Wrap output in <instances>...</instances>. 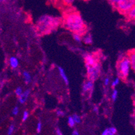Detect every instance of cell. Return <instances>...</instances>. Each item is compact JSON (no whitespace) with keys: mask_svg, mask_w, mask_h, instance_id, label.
I'll return each mask as SVG.
<instances>
[{"mask_svg":"<svg viewBox=\"0 0 135 135\" xmlns=\"http://www.w3.org/2000/svg\"><path fill=\"white\" fill-rule=\"evenodd\" d=\"M68 124L71 127H73L75 126V122L74 120L72 118V116H69L68 118Z\"/></svg>","mask_w":135,"mask_h":135,"instance_id":"obj_15","label":"cell"},{"mask_svg":"<svg viewBox=\"0 0 135 135\" xmlns=\"http://www.w3.org/2000/svg\"><path fill=\"white\" fill-rule=\"evenodd\" d=\"M102 135H108V129H105V131L103 132L102 134Z\"/></svg>","mask_w":135,"mask_h":135,"instance_id":"obj_32","label":"cell"},{"mask_svg":"<svg viewBox=\"0 0 135 135\" xmlns=\"http://www.w3.org/2000/svg\"><path fill=\"white\" fill-rule=\"evenodd\" d=\"M87 68V72H88V79L91 81H94L99 77L100 74V65L98 64L95 66H89L85 65Z\"/></svg>","mask_w":135,"mask_h":135,"instance_id":"obj_4","label":"cell"},{"mask_svg":"<svg viewBox=\"0 0 135 135\" xmlns=\"http://www.w3.org/2000/svg\"><path fill=\"white\" fill-rule=\"evenodd\" d=\"M119 83H120V79H119V78H116V79L112 82V86L113 88H114V87H116L118 84H119Z\"/></svg>","mask_w":135,"mask_h":135,"instance_id":"obj_24","label":"cell"},{"mask_svg":"<svg viewBox=\"0 0 135 135\" xmlns=\"http://www.w3.org/2000/svg\"><path fill=\"white\" fill-rule=\"evenodd\" d=\"M59 74L61 75V77H62V79H63V81H65L66 85L69 84V79L68 77H67V75H66L65 72L64 71L62 67H59Z\"/></svg>","mask_w":135,"mask_h":135,"instance_id":"obj_9","label":"cell"},{"mask_svg":"<svg viewBox=\"0 0 135 135\" xmlns=\"http://www.w3.org/2000/svg\"><path fill=\"white\" fill-rule=\"evenodd\" d=\"M85 61V65H88L89 66H95L98 62V59L95 57V56L91 54H85L84 56Z\"/></svg>","mask_w":135,"mask_h":135,"instance_id":"obj_6","label":"cell"},{"mask_svg":"<svg viewBox=\"0 0 135 135\" xmlns=\"http://www.w3.org/2000/svg\"><path fill=\"white\" fill-rule=\"evenodd\" d=\"M23 75H24V79H25L26 83H29L30 81H31V75L28 71H24L23 73Z\"/></svg>","mask_w":135,"mask_h":135,"instance_id":"obj_13","label":"cell"},{"mask_svg":"<svg viewBox=\"0 0 135 135\" xmlns=\"http://www.w3.org/2000/svg\"><path fill=\"white\" fill-rule=\"evenodd\" d=\"M94 110L95 112H98V107H94Z\"/></svg>","mask_w":135,"mask_h":135,"instance_id":"obj_34","label":"cell"},{"mask_svg":"<svg viewBox=\"0 0 135 135\" xmlns=\"http://www.w3.org/2000/svg\"><path fill=\"white\" fill-rule=\"evenodd\" d=\"M72 118H73V120H74V121H75V123L79 124V123H80V122H81V118L79 117L78 115H77V114L73 115Z\"/></svg>","mask_w":135,"mask_h":135,"instance_id":"obj_16","label":"cell"},{"mask_svg":"<svg viewBox=\"0 0 135 135\" xmlns=\"http://www.w3.org/2000/svg\"><path fill=\"white\" fill-rule=\"evenodd\" d=\"M108 135H114V134L112 132H110V131H109V129H108Z\"/></svg>","mask_w":135,"mask_h":135,"instance_id":"obj_33","label":"cell"},{"mask_svg":"<svg viewBox=\"0 0 135 135\" xmlns=\"http://www.w3.org/2000/svg\"><path fill=\"white\" fill-rule=\"evenodd\" d=\"M130 58L128 59L130 61V63H131V67H132V69L134 70L135 69V53L134 51H132L131 54L130 55Z\"/></svg>","mask_w":135,"mask_h":135,"instance_id":"obj_11","label":"cell"},{"mask_svg":"<svg viewBox=\"0 0 135 135\" xmlns=\"http://www.w3.org/2000/svg\"><path fill=\"white\" fill-rule=\"evenodd\" d=\"M92 38L91 36H85L84 38H83V42H84L85 43L87 44V45H90V44L92 43Z\"/></svg>","mask_w":135,"mask_h":135,"instance_id":"obj_14","label":"cell"},{"mask_svg":"<svg viewBox=\"0 0 135 135\" xmlns=\"http://www.w3.org/2000/svg\"><path fill=\"white\" fill-rule=\"evenodd\" d=\"M9 64L12 69H16L18 67L19 62H18V60L16 57L12 56L9 59Z\"/></svg>","mask_w":135,"mask_h":135,"instance_id":"obj_10","label":"cell"},{"mask_svg":"<svg viewBox=\"0 0 135 135\" xmlns=\"http://www.w3.org/2000/svg\"><path fill=\"white\" fill-rule=\"evenodd\" d=\"M37 132H40V131H41L42 130V123L40 122H39L38 123V125H37Z\"/></svg>","mask_w":135,"mask_h":135,"instance_id":"obj_26","label":"cell"},{"mask_svg":"<svg viewBox=\"0 0 135 135\" xmlns=\"http://www.w3.org/2000/svg\"><path fill=\"white\" fill-rule=\"evenodd\" d=\"M18 112H19V109H18V108L17 107H15L13 109V111H12V113H13V114L14 115H17L18 114Z\"/></svg>","mask_w":135,"mask_h":135,"instance_id":"obj_27","label":"cell"},{"mask_svg":"<svg viewBox=\"0 0 135 135\" xmlns=\"http://www.w3.org/2000/svg\"><path fill=\"white\" fill-rule=\"evenodd\" d=\"M15 93H16V94L18 95V96H20V95H22V94L23 93L22 88L19 87V88H16V91H15Z\"/></svg>","mask_w":135,"mask_h":135,"instance_id":"obj_20","label":"cell"},{"mask_svg":"<svg viewBox=\"0 0 135 135\" xmlns=\"http://www.w3.org/2000/svg\"><path fill=\"white\" fill-rule=\"evenodd\" d=\"M56 114H57V116H64L65 115V113H64V112L62 111V110H60V109H58V110H56Z\"/></svg>","mask_w":135,"mask_h":135,"instance_id":"obj_25","label":"cell"},{"mask_svg":"<svg viewBox=\"0 0 135 135\" xmlns=\"http://www.w3.org/2000/svg\"><path fill=\"white\" fill-rule=\"evenodd\" d=\"M30 90H26L25 91L23 92L22 95L19 96V102L21 104H24L26 101L27 98H28L29 95H30Z\"/></svg>","mask_w":135,"mask_h":135,"instance_id":"obj_8","label":"cell"},{"mask_svg":"<svg viewBox=\"0 0 135 135\" xmlns=\"http://www.w3.org/2000/svg\"><path fill=\"white\" fill-rule=\"evenodd\" d=\"M93 88H94V81H91L88 79V81H85L83 83V91L85 93L89 92V91H92Z\"/></svg>","mask_w":135,"mask_h":135,"instance_id":"obj_7","label":"cell"},{"mask_svg":"<svg viewBox=\"0 0 135 135\" xmlns=\"http://www.w3.org/2000/svg\"><path fill=\"white\" fill-rule=\"evenodd\" d=\"M6 1V0H0V2H1V3H3V2H5Z\"/></svg>","mask_w":135,"mask_h":135,"instance_id":"obj_35","label":"cell"},{"mask_svg":"<svg viewBox=\"0 0 135 135\" xmlns=\"http://www.w3.org/2000/svg\"><path fill=\"white\" fill-rule=\"evenodd\" d=\"M28 116H29V112L28 111H24V114H23V118L22 120L23 121H26L28 119Z\"/></svg>","mask_w":135,"mask_h":135,"instance_id":"obj_22","label":"cell"},{"mask_svg":"<svg viewBox=\"0 0 135 135\" xmlns=\"http://www.w3.org/2000/svg\"><path fill=\"white\" fill-rule=\"evenodd\" d=\"M72 135H79V133L78 132V131H74L72 133Z\"/></svg>","mask_w":135,"mask_h":135,"instance_id":"obj_31","label":"cell"},{"mask_svg":"<svg viewBox=\"0 0 135 135\" xmlns=\"http://www.w3.org/2000/svg\"><path fill=\"white\" fill-rule=\"evenodd\" d=\"M13 131H14V126L13 125H11L8 128V135H11L13 132Z\"/></svg>","mask_w":135,"mask_h":135,"instance_id":"obj_23","label":"cell"},{"mask_svg":"<svg viewBox=\"0 0 135 135\" xmlns=\"http://www.w3.org/2000/svg\"><path fill=\"white\" fill-rule=\"evenodd\" d=\"M73 38L75 41L78 42H80L81 41V38L80 35L77 34H73Z\"/></svg>","mask_w":135,"mask_h":135,"instance_id":"obj_18","label":"cell"},{"mask_svg":"<svg viewBox=\"0 0 135 135\" xmlns=\"http://www.w3.org/2000/svg\"><path fill=\"white\" fill-rule=\"evenodd\" d=\"M130 68H131V63L128 58L122 59L121 61L119 62L118 65V71L120 73V76L123 79L126 78L129 73Z\"/></svg>","mask_w":135,"mask_h":135,"instance_id":"obj_3","label":"cell"},{"mask_svg":"<svg viewBox=\"0 0 135 135\" xmlns=\"http://www.w3.org/2000/svg\"><path fill=\"white\" fill-rule=\"evenodd\" d=\"M108 129H109V131H110L111 132H112L114 134H115L116 133V132H117V130H116V128L114 127H111V128H108Z\"/></svg>","mask_w":135,"mask_h":135,"instance_id":"obj_28","label":"cell"},{"mask_svg":"<svg viewBox=\"0 0 135 135\" xmlns=\"http://www.w3.org/2000/svg\"><path fill=\"white\" fill-rule=\"evenodd\" d=\"M118 97V91L116 89H114L112 95V98L113 101H116Z\"/></svg>","mask_w":135,"mask_h":135,"instance_id":"obj_19","label":"cell"},{"mask_svg":"<svg viewBox=\"0 0 135 135\" xmlns=\"http://www.w3.org/2000/svg\"><path fill=\"white\" fill-rule=\"evenodd\" d=\"M135 0H124L116 6L118 10L122 13H126L134 8Z\"/></svg>","mask_w":135,"mask_h":135,"instance_id":"obj_5","label":"cell"},{"mask_svg":"<svg viewBox=\"0 0 135 135\" xmlns=\"http://www.w3.org/2000/svg\"><path fill=\"white\" fill-rule=\"evenodd\" d=\"M75 1V0H62V3H65V5H67V6L71 5L72 3H74Z\"/></svg>","mask_w":135,"mask_h":135,"instance_id":"obj_21","label":"cell"},{"mask_svg":"<svg viewBox=\"0 0 135 135\" xmlns=\"http://www.w3.org/2000/svg\"><path fill=\"white\" fill-rule=\"evenodd\" d=\"M127 14L128 17L131 20H134L135 18V8H133L132 9H131V10L128 11L127 13H126Z\"/></svg>","mask_w":135,"mask_h":135,"instance_id":"obj_12","label":"cell"},{"mask_svg":"<svg viewBox=\"0 0 135 135\" xmlns=\"http://www.w3.org/2000/svg\"><path fill=\"white\" fill-rule=\"evenodd\" d=\"M56 134L57 135H63V134H62V132L60 131L59 128H57V129H56Z\"/></svg>","mask_w":135,"mask_h":135,"instance_id":"obj_30","label":"cell"},{"mask_svg":"<svg viewBox=\"0 0 135 135\" xmlns=\"http://www.w3.org/2000/svg\"><path fill=\"white\" fill-rule=\"evenodd\" d=\"M65 25L68 30L74 34L81 36L85 32L86 26L80 14L77 12L69 13L65 20Z\"/></svg>","mask_w":135,"mask_h":135,"instance_id":"obj_1","label":"cell"},{"mask_svg":"<svg viewBox=\"0 0 135 135\" xmlns=\"http://www.w3.org/2000/svg\"><path fill=\"white\" fill-rule=\"evenodd\" d=\"M61 20L49 15L40 16L37 22L38 30L42 34H49L52 30H56L59 25Z\"/></svg>","mask_w":135,"mask_h":135,"instance_id":"obj_2","label":"cell"},{"mask_svg":"<svg viewBox=\"0 0 135 135\" xmlns=\"http://www.w3.org/2000/svg\"><path fill=\"white\" fill-rule=\"evenodd\" d=\"M108 1L110 2V3H111V4L113 5V6H116L118 3H121V2H122V1H124V0H108Z\"/></svg>","mask_w":135,"mask_h":135,"instance_id":"obj_17","label":"cell"},{"mask_svg":"<svg viewBox=\"0 0 135 135\" xmlns=\"http://www.w3.org/2000/svg\"><path fill=\"white\" fill-rule=\"evenodd\" d=\"M85 1H90V0H85Z\"/></svg>","mask_w":135,"mask_h":135,"instance_id":"obj_36","label":"cell"},{"mask_svg":"<svg viewBox=\"0 0 135 135\" xmlns=\"http://www.w3.org/2000/svg\"><path fill=\"white\" fill-rule=\"evenodd\" d=\"M109 83H110V79H109L108 78L105 79V81H104V85H108L109 84Z\"/></svg>","mask_w":135,"mask_h":135,"instance_id":"obj_29","label":"cell"}]
</instances>
